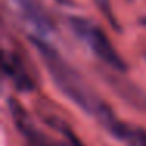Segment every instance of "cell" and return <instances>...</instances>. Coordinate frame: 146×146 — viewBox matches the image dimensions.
<instances>
[{"label":"cell","instance_id":"4","mask_svg":"<svg viewBox=\"0 0 146 146\" xmlns=\"http://www.w3.org/2000/svg\"><path fill=\"white\" fill-rule=\"evenodd\" d=\"M3 71L10 77L14 88L19 90V91H33L36 88V83L33 80V77L30 76L24 60L16 52H5Z\"/></svg>","mask_w":146,"mask_h":146},{"label":"cell","instance_id":"6","mask_svg":"<svg viewBox=\"0 0 146 146\" xmlns=\"http://www.w3.org/2000/svg\"><path fill=\"white\" fill-rule=\"evenodd\" d=\"M93 3L98 7V10L102 13V16L110 22V25L113 27L116 32H121V27H119V22H118L116 16H115L113 10H111V3L110 0H93Z\"/></svg>","mask_w":146,"mask_h":146},{"label":"cell","instance_id":"7","mask_svg":"<svg viewBox=\"0 0 146 146\" xmlns=\"http://www.w3.org/2000/svg\"><path fill=\"white\" fill-rule=\"evenodd\" d=\"M58 130H60V132L64 135V138H66V146H83L82 143H80V140L77 138V135H74V132L69 129V127L61 126L60 124V129Z\"/></svg>","mask_w":146,"mask_h":146},{"label":"cell","instance_id":"2","mask_svg":"<svg viewBox=\"0 0 146 146\" xmlns=\"http://www.w3.org/2000/svg\"><path fill=\"white\" fill-rule=\"evenodd\" d=\"M69 25L74 30V33L88 46V49L104 64H107L108 68H111L116 72H126L127 71V63L118 54V50L111 44L108 36L98 24H94L86 17L71 16Z\"/></svg>","mask_w":146,"mask_h":146},{"label":"cell","instance_id":"3","mask_svg":"<svg viewBox=\"0 0 146 146\" xmlns=\"http://www.w3.org/2000/svg\"><path fill=\"white\" fill-rule=\"evenodd\" d=\"M13 3L16 5L21 16L39 33L36 36L49 35L54 32L55 24L46 10L42 0H13Z\"/></svg>","mask_w":146,"mask_h":146},{"label":"cell","instance_id":"5","mask_svg":"<svg viewBox=\"0 0 146 146\" xmlns=\"http://www.w3.org/2000/svg\"><path fill=\"white\" fill-rule=\"evenodd\" d=\"M107 77L110 86L118 93V96L121 99H124L127 104L132 105L137 110H146V93L141 88L133 85L132 82L118 79V77H113V76H107Z\"/></svg>","mask_w":146,"mask_h":146},{"label":"cell","instance_id":"1","mask_svg":"<svg viewBox=\"0 0 146 146\" xmlns=\"http://www.w3.org/2000/svg\"><path fill=\"white\" fill-rule=\"evenodd\" d=\"M30 41L38 50L49 76L52 77L55 86L60 90L61 94H64L82 111L98 119V123L102 124L107 132H110L113 137L116 135L119 127L123 126V121L118 119L108 104H105L96 94L90 83L58 54L57 49H54L41 36L33 35L30 36Z\"/></svg>","mask_w":146,"mask_h":146},{"label":"cell","instance_id":"8","mask_svg":"<svg viewBox=\"0 0 146 146\" xmlns=\"http://www.w3.org/2000/svg\"><path fill=\"white\" fill-rule=\"evenodd\" d=\"M140 24H141L143 27H146V16H145V17H141V19H140Z\"/></svg>","mask_w":146,"mask_h":146}]
</instances>
